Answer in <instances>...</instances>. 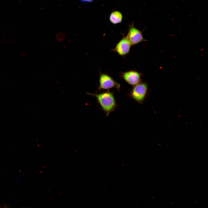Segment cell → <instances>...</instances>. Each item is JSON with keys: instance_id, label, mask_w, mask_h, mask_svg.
I'll use <instances>...</instances> for the list:
<instances>
[{"instance_id": "7", "label": "cell", "mask_w": 208, "mask_h": 208, "mask_svg": "<svg viewBox=\"0 0 208 208\" xmlns=\"http://www.w3.org/2000/svg\"><path fill=\"white\" fill-rule=\"evenodd\" d=\"M109 18L110 22L115 25L120 23L122 22L123 16L121 12L116 10L111 12Z\"/></svg>"}, {"instance_id": "2", "label": "cell", "mask_w": 208, "mask_h": 208, "mask_svg": "<svg viewBox=\"0 0 208 208\" xmlns=\"http://www.w3.org/2000/svg\"><path fill=\"white\" fill-rule=\"evenodd\" d=\"M148 86L146 83L141 81L133 86L128 93V95L136 102L142 104L147 95Z\"/></svg>"}, {"instance_id": "4", "label": "cell", "mask_w": 208, "mask_h": 208, "mask_svg": "<svg viewBox=\"0 0 208 208\" xmlns=\"http://www.w3.org/2000/svg\"><path fill=\"white\" fill-rule=\"evenodd\" d=\"M132 45L136 44L140 42L147 41L142 36V32L136 28L133 23L129 26L128 31L126 36Z\"/></svg>"}, {"instance_id": "3", "label": "cell", "mask_w": 208, "mask_h": 208, "mask_svg": "<svg viewBox=\"0 0 208 208\" xmlns=\"http://www.w3.org/2000/svg\"><path fill=\"white\" fill-rule=\"evenodd\" d=\"M100 73L98 90H107L114 88L119 92L120 84L107 74Z\"/></svg>"}, {"instance_id": "6", "label": "cell", "mask_w": 208, "mask_h": 208, "mask_svg": "<svg viewBox=\"0 0 208 208\" xmlns=\"http://www.w3.org/2000/svg\"><path fill=\"white\" fill-rule=\"evenodd\" d=\"M141 73L135 70H130L122 72L120 74L121 77L127 83L134 86L141 82Z\"/></svg>"}, {"instance_id": "5", "label": "cell", "mask_w": 208, "mask_h": 208, "mask_svg": "<svg viewBox=\"0 0 208 208\" xmlns=\"http://www.w3.org/2000/svg\"><path fill=\"white\" fill-rule=\"evenodd\" d=\"M131 45L127 37H123L111 51L117 53L120 56L124 57L129 53Z\"/></svg>"}, {"instance_id": "8", "label": "cell", "mask_w": 208, "mask_h": 208, "mask_svg": "<svg viewBox=\"0 0 208 208\" xmlns=\"http://www.w3.org/2000/svg\"><path fill=\"white\" fill-rule=\"evenodd\" d=\"M82 3H91L93 2L94 0H79Z\"/></svg>"}, {"instance_id": "1", "label": "cell", "mask_w": 208, "mask_h": 208, "mask_svg": "<svg viewBox=\"0 0 208 208\" xmlns=\"http://www.w3.org/2000/svg\"><path fill=\"white\" fill-rule=\"evenodd\" d=\"M87 94L94 96L102 109L108 116L118 106L116 103L113 91L109 90L100 93H91L87 92Z\"/></svg>"}]
</instances>
